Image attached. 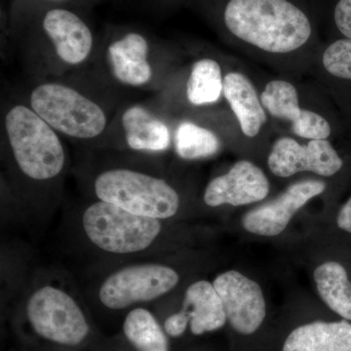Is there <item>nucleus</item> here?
Returning a JSON list of instances; mask_svg holds the SVG:
<instances>
[{
    "label": "nucleus",
    "instance_id": "nucleus-1",
    "mask_svg": "<svg viewBox=\"0 0 351 351\" xmlns=\"http://www.w3.org/2000/svg\"><path fill=\"white\" fill-rule=\"evenodd\" d=\"M66 141L23 97L2 106V174L11 199L25 213L44 216L61 202L71 166Z\"/></svg>",
    "mask_w": 351,
    "mask_h": 351
},
{
    "label": "nucleus",
    "instance_id": "nucleus-2",
    "mask_svg": "<svg viewBox=\"0 0 351 351\" xmlns=\"http://www.w3.org/2000/svg\"><path fill=\"white\" fill-rule=\"evenodd\" d=\"M156 156L90 151L75 170L87 199L110 203L141 216L177 218L182 197L157 163Z\"/></svg>",
    "mask_w": 351,
    "mask_h": 351
},
{
    "label": "nucleus",
    "instance_id": "nucleus-3",
    "mask_svg": "<svg viewBox=\"0 0 351 351\" xmlns=\"http://www.w3.org/2000/svg\"><path fill=\"white\" fill-rule=\"evenodd\" d=\"M11 323L29 351H90L103 335L77 289L55 272L32 278Z\"/></svg>",
    "mask_w": 351,
    "mask_h": 351
},
{
    "label": "nucleus",
    "instance_id": "nucleus-4",
    "mask_svg": "<svg viewBox=\"0 0 351 351\" xmlns=\"http://www.w3.org/2000/svg\"><path fill=\"white\" fill-rule=\"evenodd\" d=\"M170 221L86 198L73 214L71 228L80 247L108 263L160 257L170 243Z\"/></svg>",
    "mask_w": 351,
    "mask_h": 351
},
{
    "label": "nucleus",
    "instance_id": "nucleus-5",
    "mask_svg": "<svg viewBox=\"0 0 351 351\" xmlns=\"http://www.w3.org/2000/svg\"><path fill=\"white\" fill-rule=\"evenodd\" d=\"M25 103L64 140L93 151L100 144L120 104L71 78L34 82Z\"/></svg>",
    "mask_w": 351,
    "mask_h": 351
},
{
    "label": "nucleus",
    "instance_id": "nucleus-6",
    "mask_svg": "<svg viewBox=\"0 0 351 351\" xmlns=\"http://www.w3.org/2000/svg\"><path fill=\"white\" fill-rule=\"evenodd\" d=\"M93 32L73 11L53 7L43 14L39 32L27 39L21 59L32 82L69 77L94 62Z\"/></svg>",
    "mask_w": 351,
    "mask_h": 351
},
{
    "label": "nucleus",
    "instance_id": "nucleus-7",
    "mask_svg": "<svg viewBox=\"0 0 351 351\" xmlns=\"http://www.w3.org/2000/svg\"><path fill=\"white\" fill-rule=\"evenodd\" d=\"M221 23L233 38L272 54L294 52L313 34L308 14L293 0H226Z\"/></svg>",
    "mask_w": 351,
    "mask_h": 351
},
{
    "label": "nucleus",
    "instance_id": "nucleus-8",
    "mask_svg": "<svg viewBox=\"0 0 351 351\" xmlns=\"http://www.w3.org/2000/svg\"><path fill=\"white\" fill-rule=\"evenodd\" d=\"M92 295L96 306L108 314L124 315L136 307L154 306L181 282L174 265L161 257L103 263Z\"/></svg>",
    "mask_w": 351,
    "mask_h": 351
},
{
    "label": "nucleus",
    "instance_id": "nucleus-9",
    "mask_svg": "<svg viewBox=\"0 0 351 351\" xmlns=\"http://www.w3.org/2000/svg\"><path fill=\"white\" fill-rule=\"evenodd\" d=\"M173 145V130L154 105H120L108 131L93 151L130 152L159 156Z\"/></svg>",
    "mask_w": 351,
    "mask_h": 351
},
{
    "label": "nucleus",
    "instance_id": "nucleus-10",
    "mask_svg": "<svg viewBox=\"0 0 351 351\" xmlns=\"http://www.w3.org/2000/svg\"><path fill=\"white\" fill-rule=\"evenodd\" d=\"M101 82L130 90H154L157 80V55L145 34L129 31L117 34L98 49Z\"/></svg>",
    "mask_w": 351,
    "mask_h": 351
},
{
    "label": "nucleus",
    "instance_id": "nucleus-11",
    "mask_svg": "<svg viewBox=\"0 0 351 351\" xmlns=\"http://www.w3.org/2000/svg\"><path fill=\"white\" fill-rule=\"evenodd\" d=\"M158 318V317H157ZM171 341L204 336L223 329L226 325L225 307L214 284L198 280L186 288L178 311L158 318Z\"/></svg>",
    "mask_w": 351,
    "mask_h": 351
},
{
    "label": "nucleus",
    "instance_id": "nucleus-12",
    "mask_svg": "<svg viewBox=\"0 0 351 351\" xmlns=\"http://www.w3.org/2000/svg\"><path fill=\"white\" fill-rule=\"evenodd\" d=\"M214 287L225 307L226 324L237 336H255L267 317V304L260 285L235 270L216 277Z\"/></svg>",
    "mask_w": 351,
    "mask_h": 351
},
{
    "label": "nucleus",
    "instance_id": "nucleus-13",
    "mask_svg": "<svg viewBox=\"0 0 351 351\" xmlns=\"http://www.w3.org/2000/svg\"><path fill=\"white\" fill-rule=\"evenodd\" d=\"M267 164L277 177L289 178L299 172L331 177L343 167V160L328 140H311L301 145L291 138H280L272 145Z\"/></svg>",
    "mask_w": 351,
    "mask_h": 351
},
{
    "label": "nucleus",
    "instance_id": "nucleus-14",
    "mask_svg": "<svg viewBox=\"0 0 351 351\" xmlns=\"http://www.w3.org/2000/svg\"><path fill=\"white\" fill-rule=\"evenodd\" d=\"M326 189L322 181H302L291 184L276 199L245 214L242 226L247 232L262 237H276L287 228L294 215L309 200Z\"/></svg>",
    "mask_w": 351,
    "mask_h": 351
},
{
    "label": "nucleus",
    "instance_id": "nucleus-15",
    "mask_svg": "<svg viewBox=\"0 0 351 351\" xmlns=\"http://www.w3.org/2000/svg\"><path fill=\"white\" fill-rule=\"evenodd\" d=\"M171 339L149 307L132 309L110 336L101 335L90 351H172Z\"/></svg>",
    "mask_w": 351,
    "mask_h": 351
},
{
    "label": "nucleus",
    "instance_id": "nucleus-16",
    "mask_svg": "<svg viewBox=\"0 0 351 351\" xmlns=\"http://www.w3.org/2000/svg\"><path fill=\"white\" fill-rule=\"evenodd\" d=\"M269 193V182L263 170L250 161L242 160L235 163L226 174L209 182L203 200L212 208L242 206L265 199Z\"/></svg>",
    "mask_w": 351,
    "mask_h": 351
},
{
    "label": "nucleus",
    "instance_id": "nucleus-17",
    "mask_svg": "<svg viewBox=\"0 0 351 351\" xmlns=\"http://www.w3.org/2000/svg\"><path fill=\"white\" fill-rule=\"evenodd\" d=\"M280 351H351V323L316 320L293 328Z\"/></svg>",
    "mask_w": 351,
    "mask_h": 351
},
{
    "label": "nucleus",
    "instance_id": "nucleus-18",
    "mask_svg": "<svg viewBox=\"0 0 351 351\" xmlns=\"http://www.w3.org/2000/svg\"><path fill=\"white\" fill-rule=\"evenodd\" d=\"M223 97L239 120L242 133L254 138L267 122V113L248 77L232 71L223 76Z\"/></svg>",
    "mask_w": 351,
    "mask_h": 351
},
{
    "label": "nucleus",
    "instance_id": "nucleus-19",
    "mask_svg": "<svg viewBox=\"0 0 351 351\" xmlns=\"http://www.w3.org/2000/svg\"><path fill=\"white\" fill-rule=\"evenodd\" d=\"M317 291L323 302L343 319L351 321V282L341 263L328 262L314 271Z\"/></svg>",
    "mask_w": 351,
    "mask_h": 351
},
{
    "label": "nucleus",
    "instance_id": "nucleus-20",
    "mask_svg": "<svg viewBox=\"0 0 351 351\" xmlns=\"http://www.w3.org/2000/svg\"><path fill=\"white\" fill-rule=\"evenodd\" d=\"M223 76L216 60L202 58L191 66L186 83V98L193 107L212 105L221 99Z\"/></svg>",
    "mask_w": 351,
    "mask_h": 351
},
{
    "label": "nucleus",
    "instance_id": "nucleus-21",
    "mask_svg": "<svg viewBox=\"0 0 351 351\" xmlns=\"http://www.w3.org/2000/svg\"><path fill=\"white\" fill-rule=\"evenodd\" d=\"M173 147L180 158L198 160L218 154L221 141L211 129L184 120L173 131Z\"/></svg>",
    "mask_w": 351,
    "mask_h": 351
},
{
    "label": "nucleus",
    "instance_id": "nucleus-22",
    "mask_svg": "<svg viewBox=\"0 0 351 351\" xmlns=\"http://www.w3.org/2000/svg\"><path fill=\"white\" fill-rule=\"evenodd\" d=\"M265 110L276 119L287 120L294 124L301 119L304 110L299 105V94L292 83L285 80H272L265 85L261 94Z\"/></svg>",
    "mask_w": 351,
    "mask_h": 351
},
{
    "label": "nucleus",
    "instance_id": "nucleus-23",
    "mask_svg": "<svg viewBox=\"0 0 351 351\" xmlns=\"http://www.w3.org/2000/svg\"><path fill=\"white\" fill-rule=\"evenodd\" d=\"M322 63L330 75L351 80V39L341 38L330 44L323 54Z\"/></svg>",
    "mask_w": 351,
    "mask_h": 351
},
{
    "label": "nucleus",
    "instance_id": "nucleus-24",
    "mask_svg": "<svg viewBox=\"0 0 351 351\" xmlns=\"http://www.w3.org/2000/svg\"><path fill=\"white\" fill-rule=\"evenodd\" d=\"M292 131L307 140H327L331 135V126L322 115L313 110H304L301 119L292 124Z\"/></svg>",
    "mask_w": 351,
    "mask_h": 351
},
{
    "label": "nucleus",
    "instance_id": "nucleus-25",
    "mask_svg": "<svg viewBox=\"0 0 351 351\" xmlns=\"http://www.w3.org/2000/svg\"><path fill=\"white\" fill-rule=\"evenodd\" d=\"M332 19L338 31L351 39V0H338L332 11Z\"/></svg>",
    "mask_w": 351,
    "mask_h": 351
},
{
    "label": "nucleus",
    "instance_id": "nucleus-26",
    "mask_svg": "<svg viewBox=\"0 0 351 351\" xmlns=\"http://www.w3.org/2000/svg\"><path fill=\"white\" fill-rule=\"evenodd\" d=\"M337 223H338L339 228L351 233V197L341 207L338 215V219H337Z\"/></svg>",
    "mask_w": 351,
    "mask_h": 351
},
{
    "label": "nucleus",
    "instance_id": "nucleus-27",
    "mask_svg": "<svg viewBox=\"0 0 351 351\" xmlns=\"http://www.w3.org/2000/svg\"><path fill=\"white\" fill-rule=\"evenodd\" d=\"M43 1L51 2V3H59V2L66 1V0H43Z\"/></svg>",
    "mask_w": 351,
    "mask_h": 351
},
{
    "label": "nucleus",
    "instance_id": "nucleus-28",
    "mask_svg": "<svg viewBox=\"0 0 351 351\" xmlns=\"http://www.w3.org/2000/svg\"><path fill=\"white\" fill-rule=\"evenodd\" d=\"M182 351H204V350H195V348H191V350H182Z\"/></svg>",
    "mask_w": 351,
    "mask_h": 351
},
{
    "label": "nucleus",
    "instance_id": "nucleus-29",
    "mask_svg": "<svg viewBox=\"0 0 351 351\" xmlns=\"http://www.w3.org/2000/svg\"><path fill=\"white\" fill-rule=\"evenodd\" d=\"M38 351H55V350H38Z\"/></svg>",
    "mask_w": 351,
    "mask_h": 351
}]
</instances>
